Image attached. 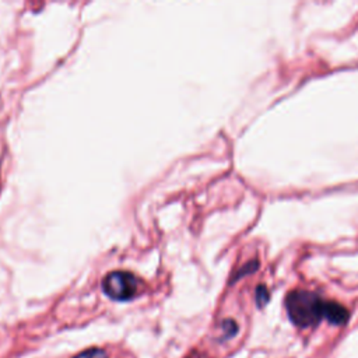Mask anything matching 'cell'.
<instances>
[{
  "label": "cell",
  "mask_w": 358,
  "mask_h": 358,
  "mask_svg": "<svg viewBox=\"0 0 358 358\" xmlns=\"http://www.w3.org/2000/svg\"><path fill=\"white\" fill-rule=\"evenodd\" d=\"M323 317L331 323V324H337L341 326L344 323H347L348 317H350V312L345 306H343L338 302L334 301H326L324 302V313Z\"/></svg>",
  "instance_id": "3957f363"
},
{
  "label": "cell",
  "mask_w": 358,
  "mask_h": 358,
  "mask_svg": "<svg viewBox=\"0 0 358 358\" xmlns=\"http://www.w3.org/2000/svg\"><path fill=\"white\" fill-rule=\"evenodd\" d=\"M222 329H224V331H225V337L228 338V337H232V336L236 334V331H238V324H236V322H234L232 319H227V320L222 323Z\"/></svg>",
  "instance_id": "5b68a950"
},
{
  "label": "cell",
  "mask_w": 358,
  "mask_h": 358,
  "mask_svg": "<svg viewBox=\"0 0 358 358\" xmlns=\"http://www.w3.org/2000/svg\"><path fill=\"white\" fill-rule=\"evenodd\" d=\"M324 302L317 294L306 289H294L285 296L288 316L298 327L316 326L323 319Z\"/></svg>",
  "instance_id": "6da1fadb"
},
{
  "label": "cell",
  "mask_w": 358,
  "mask_h": 358,
  "mask_svg": "<svg viewBox=\"0 0 358 358\" xmlns=\"http://www.w3.org/2000/svg\"><path fill=\"white\" fill-rule=\"evenodd\" d=\"M103 292L113 301L133 299L140 291V280L129 271H110L102 281Z\"/></svg>",
  "instance_id": "7a4b0ae2"
},
{
  "label": "cell",
  "mask_w": 358,
  "mask_h": 358,
  "mask_svg": "<svg viewBox=\"0 0 358 358\" xmlns=\"http://www.w3.org/2000/svg\"><path fill=\"white\" fill-rule=\"evenodd\" d=\"M268 299H270V295H268L267 288L263 284L259 285L256 288V303H257V306L263 308L268 302Z\"/></svg>",
  "instance_id": "277c9868"
},
{
  "label": "cell",
  "mask_w": 358,
  "mask_h": 358,
  "mask_svg": "<svg viewBox=\"0 0 358 358\" xmlns=\"http://www.w3.org/2000/svg\"><path fill=\"white\" fill-rule=\"evenodd\" d=\"M76 358H108V357H106V354L102 350L92 348V350H87V351L81 352Z\"/></svg>",
  "instance_id": "8992f818"
}]
</instances>
